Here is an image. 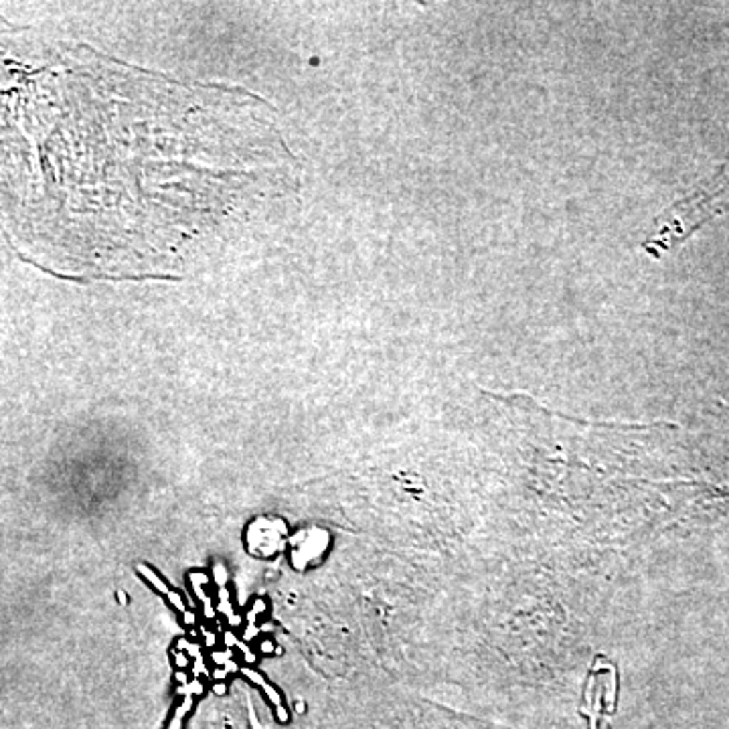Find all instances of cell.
I'll list each match as a JSON object with an SVG mask.
<instances>
[{
    "label": "cell",
    "instance_id": "7",
    "mask_svg": "<svg viewBox=\"0 0 729 729\" xmlns=\"http://www.w3.org/2000/svg\"><path fill=\"white\" fill-rule=\"evenodd\" d=\"M264 610H266V604H264L262 600H255V602H253V614H262Z\"/></svg>",
    "mask_w": 729,
    "mask_h": 729
},
{
    "label": "cell",
    "instance_id": "3",
    "mask_svg": "<svg viewBox=\"0 0 729 729\" xmlns=\"http://www.w3.org/2000/svg\"><path fill=\"white\" fill-rule=\"evenodd\" d=\"M209 582V577L205 575V573H191V584H193V587H195V591H196V598L203 602V606H205V616L207 618H211L213 620L215 618V608H213V602H211V598H207L205 596V591H203V584H207Z\"/></svg>",
    "mask_w": 729,
    "mask_h": 729
},
{
    "label": "cell",
    "instance_id": "6",
    "mask_svg": "<svg viewBox=\"0 0 729 729\" xmlns=\"http://www.w3.org/2000/svg\"><path fill=\"white\" fill-rule=\"evenodd\" d=\"M182 620H185V624H189V626H195V614L193 612H185L182 614Z\"/></svg>",
    "mask_w": 729,
    "mask_h": 729
},
{
    "label": "cell",
    "instance_id": "1",
    "mask_svg": "<svg viewBox=\"0 0 729 729\" xmlns=\"http://www.w3.org/2000/svg\"><path fill=\"white\" fill-rule=\"evenodd\" d=\"M138 573L142 575L144 580L150 584V586L154 587L159 594H162L168 602H170V606L173 608H177V612H180V614H185L187 612V608H185V602H182V598H180V594H177L175 589H170V587L166 586L164 582H162L161 577L152 571V569L148 568V566H138Z\"/></svg>",
    "mask_w": 729,
    "mask_h": 729
},
{
    "label": "cell",
    "instance_id": "8",
    "mask_svg": "<svg viewBox=\"0 0 729 729\" xmlns=\"http://www.w3.org/2000/svg\"><path fill=\"white\" fill-rule=\"evenodd\" d=\"M205 641H207V644H209V646H213V644H215V634H211V632H207V634H205Z\"/></svg>",
    "mask_w": 729,
    "mask_h": 729
},
{
    "label": "cell",
    "instance_id": "9",
    "mask_svg": "<svg viewBox=\"0 0 729 729\" xmlns=\"http://www.w3.org/2000/svg\"><path fill=\"white\" fill-rule=\"evenodd\" d=\"M262 650H264V653H272V650H274V646L266 641L264 644H262Z\"/></svg>",
    "mask_w": 729,
    "mask_h": 729
},
{
    "label": "cell",
    "instance_id": "2",
    "mask_svg": "<svg viewBox=\"0 0 729 729\" xmlns=\"http://www.w3.org/2000/svg\"><path fill=\"white\" fill-rule=\"evenodd\" d=\"M241 673L248 676L251 683L260 685V687H262V689L266 691L267 697L272 699V703L276 705V709H278V715H280V719H286V713H284V709H282V699H280V695H278V691H276L274 687H269V685H267L266 681H264V676L260 675V673H255V671H251V669H243Z\"/></svg>",
    "mask_w": 729,
    "mask_h": 729
},
{
    "label": "cell",
    "instance_id": "5",
    "mask_svg": "<svg viewBox=\"0 0 729 729\" xmlns=\"http://www.w3.org/2000/svg\"><path fill=\"white\" fill-rule=\"evenodd\" d=\"M213 658H215V662H217V664H223V662H229V658H232V653H215Z\"/></svg>",
    "mask_w": 729,
    "mask_h": 729
},
{
    "label": "cell",
    "instance_id": "10",
    "mask_svg": "<svg viewBox=\"0 0 729 729\" xmlns=\"http://www.w3.org/2000/svg\"><path fill=\"white\" fill-rule=\"evenodd\" d=\"M177 678L180 683H185V673H177Z\"/></svg>",
    "mask_w": 729,
    "mask_h": 729
},
{
    "label": "cell",
    "instance_id": "4",
    "mask_svg": "<svg viewBox=\"0 0 729 729\" xmlns=\"http://www.w3.org/2000/svg\"><path fill=\"white\" fill-rule=\"evenodd\" d=\"M175 662H177V667L185 669V667L189 664V658H187L185 653H175Z\"/></svg>",
    "mask_w": 729,
    "mask_h": 729
}]
</instances>
